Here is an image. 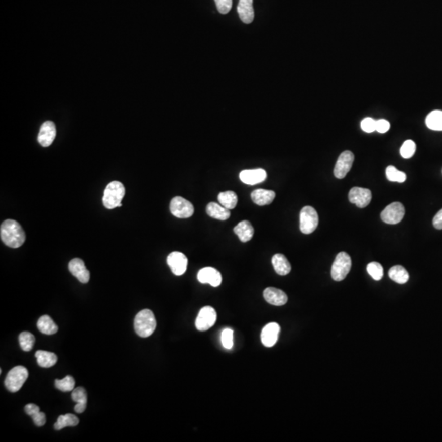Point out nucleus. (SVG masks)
Returning <instances> with one entry per match:
<instances>
[{"mask_svg":"<svg viewBox=\"0 0 442 442\" xmlns=\"http://www.w3.org/2000/svg\"><path fill=\"white\" fill-rule=\"evenodd\" d=\"M318 225V215L312 206L302 208L300 214V230L305 235H309L316 230Z\"/></svg>","mask_w":442,"mask_h":442,"instance_id":"obj_6","label":"nucleus"},{"mask_svg":"<svg viewBox=\"0 0 442 442\" xmlns=\"http://www.w3.org/2000/svg\"><path fill=\"white\" fill-rule=\"evenodd\" d=\"M0 237L5 245L12 248H20L26 240L24 230L20 224L14 219H6L3 222Z\"/></svg>","mask_w":442,"mask_h":442,"instance_id":"obj_1","label":"nucleus"},{"mask_svg":"<svg viewBox=\"0 0 442 442\" xmlns=\"http://www.w3.org/2000/svg\"><path fill=\"white\" fill-rule=\"evenodd\" d=\"M219 14H227L232 9L233 0H214Z\"/></svg>","mask_w":442,"mask_h":442,"instance_id":"obj_38","label":"nucleus"},{"mask_svg":"<svg viewBox=\"0 0 442 442\" xmlns=\"http://www.w3.org/2000/svg\"><path fill=\"white\" fill-rule=\"evenodd\" d=\"M216 318L215 309L211 306H205L199 311L195 325L199 331H206L214 326Z\"/></svg>","mask_w":442,"mask_h":442,"instance_id":"obj_9","label":"nucleus"},{"mask_svg":"<svg viewBox=\"0 0 442 442\" xmlns=\"http://www.w3.org/2000/svg\"><path fill=\"white\" fill-rule=\"evenodd\" d=\"M352 268V259L347 252H340L337 255L332 265L331 276L335 281H343L349 274Z\"/></svg>","mask_w":442,"mask_h":442,"instance_id":"obj_4","label":"nucleus"},{"mask_svg":"<svg viewBox=\"0 0 442 442\" xmlns=\"http://www.w3.org/2000/svg\"><path fill=\"white\" fill-rule=\"evenodd\" d=\"M87 404H76L75 408V411L78 413H84L85 411V409H86Z\"/></svg>","mask_w":442,"mask_h":442,"instance_id":"obj_42","label":"nucleus"},{"mask_svg":"<svg viewBox=\"0 0 442 442\" xmlns=\"http://www.w3.org/2000/svg\"><path fill=\"white\" fill-rule=\"evenodd\" d=\"M75 381L73 377L67 375L62 379H56L55 387L63 392L73 391L75 389Z\"/></svg>","mask_w":442,"mask_h":442,"instance_id":"obj_33","label":"nucleus"},{"mask_svg":"<svg viewBox=\"0 0 442 442\" xmlns=\"http://www.w3.org/2000/svg\"><path fill=\"white\" fill-rule=\"evenodd\" d=\"M251 197L253 202L258 206H266L272 203L275 198V192L274 191L259 188L252 192Z\"/></svg>","mask_w":442,"mask_h":442,"instance_id":"obj_20","label":"nucleus"},{"mask_svg":"<svg viewBox=\"0 0 442 442\" xmlns=\"http://www.w3.org/2000/svg\"><path fill=\"white\" fill-rule=\"evenodd\" d=\"M237 236L239 237L240 241L247 243L250 241L254 235V229L252 224L248 220H243L239 222L234 229Z\"/></svg>","mask_w":442,"mask_h":442,"instance_id":"obj_21","label":"nucleus"},{"mask_svg":"<svg viewBox=\"0 0 442 442\" xmlns=\"http://www.w3.org/2000/svg\"><path fill=\"white\" fill-rule=\"evenodd\" d=\"M71 398L76 404H87L88 395L86 391L83 387H77L72 391Z\"/></svg>","mask_w":442,"mask_h":442,"instance_id":"obj_36","label":"nucleus"},{"mask_svg":"<svg viewBox=\"0 0 442 442\" xmlns=\"http://www.w3.org/2000/svg\"><path fill=\"white\" fill-rule=\"evenodd\" d=\"M206 213L209 216L219 220H226L230 217V211L220 204L210 202L206 206Z\"/></svg>","mask_w":442,"mask_h":442,"instance_id":"obj_22","label":"nucleus"},{"mask_svg":"<svg viewBox=\"0 0 442 442\" xmlns=\"http://www.w3.org/2000/svg\"><path fill=\"white\" fill-rule=\"evenodd\" d=\"M69 270L80 283H87L90 279V273L87 270L84 261L81 259L75 258L70 261Z\"/></svg>","mask_w":442,"mask_h":442,"instance_id":"obj_15","label":"nucleus"},{"mask_svg":"<svg viewBox=\"0 0 442 442\" xmlns=\"http://www.w3.org/2000/svg\"><path fill=\"white\" fill-rule=\"evenodd\" d=\"M56 126L53 122H45L40 127V132L38 135V142L43 147H49L51 145L55 139Z\"/></svg>","mask_w":442,"mask_h":442,"instance_id":"obj_17","label":"nucleus"},{"mask_svg":"<svg viewBox=\"0 0 442 442\" xmlns=\"http://www.w3.org/2000/svg\"><path fill=\"white\" fill-rule=\"evenodd\" d=\"M386 175H387V179L391 182L404 183L407 179L405 173L398 170L393 166H387V168L386 169Z\"/></svg>","mask_w":442,"mask_h":442,"instance_id":"obj_32","label":"nucleus"},{"mask_svg":"<svg viewBox=\"0 0 442 442\" xmlns=\"http://www.w3.org/2000/svg\"><path fill=\"white\" fill-rule=\"evenodd\" d=\"M376 122L377 121L371 118H365L361 122V129L366 133L374 132L376 131Z\"/></svg>","mask_w":442,"mask_h":442,"instance_id":"obj_39","label":"nucleus"},{"mask_svg":"<svg viewBox=\"0 0 442 442\" xmlns=\"http://www.w3.org/2000/svg\"><path fill=\"white\" fill-rule=\"evenodd\" d=\"M25 412L31 416L33 422L37 427H42L46 422V416L40 411V408L34 404H28L25 406Z\"/></svg>","mask_w":442,"mask_h":442,"instance_id":"obj_26","label":"nucleus"},{"mask_svg":"<svg viewBox=\"0 0 442 442\" xmlns=\"http://www.w3.org/2000/svg\"><path fill=\"white\" fill-rule=\"evenodd\" d=\"M28 378V370L24 366H16L9 372L5 378V387L10 392H17L22 388Z\"/></svg>","mask_w":442,"mask_h":442,"instance_id":"obj_5","label":"nucleus"},{"mask_svg":"<svg viewBox=\"0 0 442 442\" xmlns=\"http://www.w3.org/2000/svg\"><path fill=\"white\" fill-rule=\"evenodd\" d=\"M354 159L355 157L351 151H344L343 153H341L334 167L335 177L338 179L345 178L347 173L352 169Z\"/></svg>","mask_w":442,"mask_h":442,"instance_id":"obj_10","label":"nucleus"},{"mask_svg":"<svg viewBox=\"0 0 442 442\" xmlns=\"http://www.w3.org/2000/svg\"><path fill=\"white\" fill-rule=\"evenodd\" d=\"M405 209L400 202H393L385 208L381 213V219L385 223L396 225L405 216Z\"/></svg>","mask_w":442,"mask_h":442,"instance_id":"obj_8","label":"nucleus"},{"mask_svg":"<svg viewBox=\"0 0 442 442\" xmlns=\"http://www.w3.org/2000/svg\"><path fill=\"white\" fill-rule=\"evenodd\" d=\"M416 144L413 140H406L400 148V155L404 158H410L415 153Z\"/></svg>","mask_w":442,"mask_h":442,"instance_id":"obj_35","label":"nucleus"},{"mask_svg":"<svg viewBox=\"0 0 442 442\" xmlns=\"http://www.w3.org/2000/svg\"><path fill=\"white\" fill-rule=\"evenodd\" d=\"M170 209L171 214L179 219L189 218L194 213L193 205L190 201L181 197H175L171 200Z\"/></svg>","mask_w":442,"mask_h":442,"instance_id":"obj_7","label":"nucleus"},{"mask_svg":"<svg viewBox=\"0 0 442 442\" xmlns=\"http://www.w3.org/2000/svg\"><path fill=\"white\" fill-rule=\"evenodd\" d=\"M135 332L141 338H148L154 333L157 321L154 314L150 309H143L139 312L134 321Z\"/></svg>","mask_w":442,"mask_h":442,"instance_id":"obj_2","label":"nucleus"},{"mask_svg":"<svg viewBox=\"0 0 442 442\" xmlns=\"http://www.w3.org/2000/svg\"><path fill=\"white\" fill-rule=\"evenodd\" d=\"M426 124L432 131H442V111L435 110L429 113Z\"/></svg>","mask_w":442,"mask_h":442,"instance_id":"obj_30","label":"nucleus"},{"mask_svg":"<svg viewBox=\"0 0 442 442\" xmlns=\"http://www.w3.org/2000/svg\"><path fill=\"white\" fill-rule=\"evenodd\" d=\"M433 226L436 230H442V209L434 217Z\"/></svg>","mask_w":442,"mask_h":442,"instance_id":"obj_41","label":"nucleus"},{"mask_svg":"<svg viewBox=\"0 0 442 442\" xmlns=\"http://www.w3.org/2000/svg\"><path fill=\"white\" fill-rule=\"evenodd\" d=\"M388 274L390 279L400 284L407 283L409 279V273L401 265H395L393 267H391Z\"/></svg>","mask_w":442,"mask_h":442,"instance_id":"obj_27","label":"nucleus"},{"mask_svg":"<svg viewBox=\"0 0 442 442\" xmlns=\"http://www.w3.org/2000/svg\"><path fill=\"white\" fill-rule=\"evenodd\" d=\"M36 358L38 365L42 368L53 367L58 362V356L53 352L46 351H38L36 352Z\"/></svg>","mask_w":442,"mask_h":442,"instance_id":"obj_24","label":"nucleus"},{"mask_svg":"<svg viewBox=\"0 0 442 442\" xmlns=\"http://www.w3.org/2000/svg\"><path fill=\"white\" fill-rule=\"evenodd\" d=\"M221 343L226 349L230 350L234 345V331L230 328H226L221 334Z\"/></svg>","mask_w":442,"mask_h":442,"instance_id":"obj_37","label":"nucleus"},{"mask_svg":"<svg viewBox=\"0 0 442 442\" xmlns=\"http://www.w3.org/2000/svg\"><path fill=\"white\" fill-rule=\"evenodd\" d=\"M349 201L356 204L359 208H365L370 203L372 199L371 191L367 188L355 187L349 192Z\"/></svg>","mask_w":442,"mask_h":442,"instance_id":"obj_12","label":"nucleus"},{"mask_svg":"<svg viewBox=\"0 0 442 442\" xmlns=\"http://www.w3.org/2000/svg\"><path fill=\"white\" fill-rule=\"evenodd\" d=\"M197 279L201 283H209L212 287H216L222 283L220 273L212 267L201 269L197 274Z\"/></svg>","mask_w":442,"mask_h":442,"instance_id":"obj_16","label":"nucleus"},{"mask_svg":"<svg viewBox=\"0 0 442 442\" xmlns=\"http://www.w3.org/2000/svg\"><path fill=\"white\" fill-rule=\"evenodd\" d=\"M272 264L275 272L282 276L289 274L292 269L287 257L280 253L274 255L272 258Z\"/></svg>","mask_w":442,"mask_h":442,"instance_id":"obj_23","label":"nucleus"},{"mask_svg":"<svg viewBox=\"0 0 442 442\" xmlns=\"http://www.w3.org/2000/svg\"><path fill=\"white\" fill-rule=\"evenodd\" d=\"M79 418L74 414L67 413L65 415H61L58 417V421L54 424L55 430H62L66 427H75L79 424Z\"/></svg>","mask_w":442,"mask_h":442,"instance_id":"obj_29","label":"nucleus"},{"mask_svg":"<svg viewBox=\"0 0 442 442\" xmlns=\"http://www.w3.org/2000/svg\"><path fill=\"white\" fill-rule=\"evenodd\" d=\"M167 264L173 274L177 276H180L187 270L188 258L182 252H173L167 257Z\"/></svg>","mask_w":442,"mask_h":442,"instance_id":"obj_11","label":"nucleus"},{"mask_svg":"<svg viewBox=\"0 0 442 442\" xmlns=\"http://www.w3.org/2000/svg\"><path fill=\"white\" fill-rule=\"evenodd\" d=\"M19 344L21 348L24 352H30L33 348L34 344L36 342V339L33 334L28 332H23L19 335Z\"/></svg>","mask_w":442,"mask_h":442,"instance_id":"obj_31","label":"nucleus"},{"mask_svg":"<svg viewBox=\"0 0 442 442\" xmlns=\"http://www.w3.org/2000/svg\"><path fill=\"white\" fill-rule=\"evenodd\" d=\"M237 11L242 22L250 24L255 18L253 0H239Z\"/></svg>","mask_w":442,"mask_h":442,"instance_id":"obj_19","label":"nucleus"},{"mask_svg":"<svg viewBox=\"0 0 442 442\" xmlns=\"http://www.w3.org/2000/svg\"><path fill=\"white\" fill-rule=\"evenodd\" d=\"M367 271L374 280H381L383 276V268L378 262H371L367 265Z\"/></svg>","mask_w":442,"mask_h":442,"instance_id":"obj_34","label":"nucleus"},{"mask_svg":"<svg viewBox=\"0 0 442 442\" xmlns=\"http://www.w3.org/2000/svg\"><path fill=\"white\" fill-rule=\"evenodd\" d=\"M390 123L387 120L381 119L376 122V131L381 134H384L389 131Z\"/></svg>","mask_w":442,"mask_h":442,"instance_id":"obj_40","label":"nucleus"},{"mask_svg":"<svg viewBox=\"0 0 442 442\" xmlns=\"http://www.w3.org/2000/svg\"><path fill=\"white\" fill-rule=\"evenodd\" d=\"M218 201L224 207L227 208L229 210H232L236 207L238 203V196L233 191L222 192L218 196Z\"/></svg>","mask_w":442,"mask_h":442,"instance_id":"obj_28","label":"nucleus"},{"mask_svg":"<svg viewBox=\"0 0 442 442\" xmlns=\"http://www.w3.org/2000/svg\"><path fill=\"white\" fill-rule=\"evenodd\" d=\"M126 193L123 184L119 181L111 182L104 190L102 202L106 209H114L122 203V199Z\"/></svg>","mask_w":442,"mask_h":442,"instance_id":"obj_3","label":"nucleus"},{"mask_svg":"<svg viewBox=\"0 0 442 442\" xmlns=\"http://www.w3.org/2000/svg\"><path fill=\"white\" fill-rule=\"evenodd\" d=\"M37 327L40 332L46 335H53L58 331V326L49 315H43L39 318Z\"/></svg>","mask_w":442,"mask_h":442,"instance_id":"obj_25","label":"nucleus"},{"mask_svg":"<svg viewBox=\"0 0 442 442\" xmlns=\"http://www.w3.org/2000/svg\"><path fill=\"white\" fill-rule=\"evenodd\" d=\"M239 178L243 184L255 185L265 181L267 179V173L261 168L245 170L240 172Z\"/></svg>","mask_w":442,"mask_h":442,"instance_id":"obj_13","label":"nucleus"},{"mask_svg":"<svg viewBox=\"0 0 442 442\" xmlns=\"http://www.w3.org/2000/svg\"><path fill=\"white\" fill-rule=\"evenodd\" d=\"M263 296L265 301L270 305L281 306L287 302V296L285 292L275 287H267L264 291Z\"/></svg>","mask_w":442,"mask_h":442,"instance_id":"obj_18","label":"nucleus"},{"mask_svg":"<svg viewBox=\"0 0 442 442\" xmlns=\"http://www.w3.org/2000/svg\"><path fill=\"white\" fill-rule=\"evenodd\" d=\"M280 333V326L277 323H270L265 325L261 332V343L265 347H272L275 345Z\"/></svg>","mask_w":442,"mask_h":442,"instance_id":"obj_14","label":"nucleus"}]
</instances>
